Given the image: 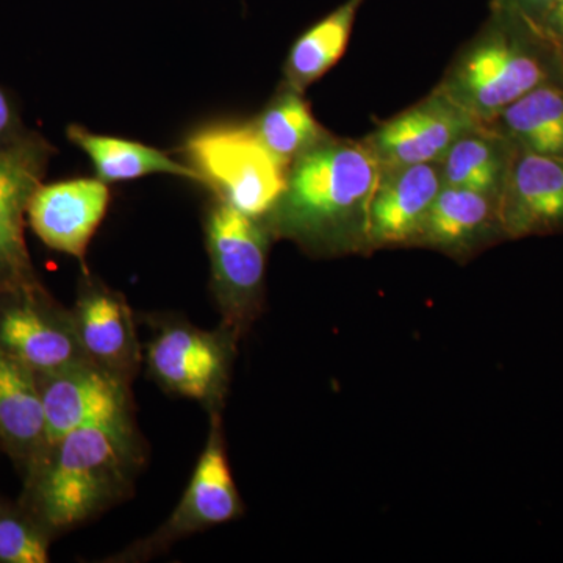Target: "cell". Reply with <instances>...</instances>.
<instances>
[{"label": "cell", "mask_w": 563, "mask_h": 563, "mask_svg": "<svg viewBox=\"0 0 563 563\" xmlns=\"http://www.w3.org/2000/svg\"><path fill=\"white\" fill-rule=\"evenodd\" d=\"M47 428L36 374L0 350V451L24 476L46 451Z\"/></svg>", "instance_id": "obj_16"}, {"label": "cell", "mask_w": 563, "mask_h": 563, "mask_svg": "<svg viewBox=\"0 0 563 563\" xmlns=\"http://www.w3.org/2000/svg\"><path fill=\"white\" fill-rule=\"evenodd\" d=\"M479 125L484 124L433 88L424 99L383 122L363 141L380 168L440 163L455 141Z\"/></svg>", "instance_id": "obj_11"}, {"label": "cell", "mask_w": 563, "mask_h": 563, "mask_svg": "<svg viewBox=\"0 0 563 563\" xmlns=\"http://www.w3.org/2000/svg\"><path fill=\"white\" fill-rule=\"evenodd\" d=\"M152 336L143 346L147 376L162 390L221 412L228 393L235 340L229 329L206 331L184 318H151Z\"/></svg>", "instance_id": "obj_5"}, {"label": "cell", "mask_w": 563, "mask_h": 563, "mask_svg": "<svg viewBox=\"0 0 563 563\" xmlns=\"http://www.w3.org/2000/svg\"><path fill=\"white\" fill-rule=\"evenodd\" d=\"M365 0H346L292 44L282 84L303 92L343 57Z\"/></svg>", "instance_id": "obj_21"}, {"label": "cell", "mask_w": 563, "mask_h": 563, "mask_svg": "<svg viewBox=\"0 0 563 563\" xmlns=\"http://www.w3.org/2000/svg\"><path fill=\"white\" fill-rule=\"evenodd\" d=\"M109 203V187L101 179L43 181L29 202L27 224L47 247L77 258L85 273L88 247Z\"/></svg>", "instance_id": "obj_13"}, {"label": "cell", "mask_w": 563, "mask_h": 563, "mask_svg": "<svg viewBox=\"0 0 563 563\" xmlns=\"http://www.w3.org/2000/svg\"><path fill=\"white\" fill-rule=\"evenodd\" d=\"M558 0H492L490 7L506 9L521 14L531 22H537Z\"/></svg>", "instance_id": "obj_26"}, {"label": "cell", "mask_w": 563, "mask_h": 563, "mask_svg": "<svg viewBox=\"0 0 563 563\" xmlns=\"http://www.w3.org/2000/svg\"><path fill=\"white\" fill-rule=\"evenodd\" d=\"M185 152L214 198L257 220L268 217L287 184V166L266 150L251 122L192 133Z\"/></svg>", "instance_id": "obj_4"}, {"label": "cell", "mask_w": 563, "mask_h": 563, "mask_svg": "<svg viewBox=\"0 0 563 563\" xmlns=\"http://www.w3.org/2000/svg\"><path fill=\"white\" fill-rule=\"evenodd\" d=\"M492 232L504 235L496 196L443 185L418 242L448 251H463Z\"/></svg>", "instance_id": "obj_17"}, {"label": "cell", "mask_w": 563, "mask_h": 563, "mask_svg": "<svg viewBox=\"0 0 563 563\" xmlns=\"http://www.w3.org/2000/svg\"><path fill=\"white\" fill-rule=\"evenodd\" d=\"M68 139L90 157L98 179L124 181L140 179L150 174H173L202 184L201 176L190 165L174 161L165 152L144 146L136 141L98 135L80 125H69Z\"/></svg>", "instance_id": "obj_19"}, {"label": "cell", "mask_w": 563, "mask_h": 563, "mask_svg": "<svg viewBox=\"0 0 563 563\" xmlns=\"http://www.w3.org/2000/svg\"><path fill=\"white\" fill-rule=\"evenodd\" d=\"M0 350L36 376L90 362L73 310L62 306L41 280L0 291Z\"/></svg>", "instance_id": "obj_8"}, {"label": "cell", "mask_w": 563, "mask_h": 563, "mask_svg": "<svg viewBox=\"0 0 563 563\" xmlns=\"http://www.w3.org/2000/svg\"><path fill=\"white\" fill-rule=\"evenodd\" d=\"M558 81H563L562 62L536 25L490 7L488 20L435 88L485 125L536 88Z\"/></svg>", "instance_id": "obj_3"}, {"label": "cell", "mask_w": 563, "mask_h": 563, "mask_svg": "<svg viewBox=\"0 0 563 563\" xmlns=\"http://www.w3.org/2000/svg\"><path fill=\"white\" fill-rule=\"evenodd\" d=\"M499 220L509 239L563 231V161L515 150L499 195Z\"/></svg>", "instance_id": "obj_14"}, {"label": "cell", "mask_w": 563, "mask_h": 563, "mask_svg": "<svg viewBox=\"0 0 563 563\" xmlns=\"http://www.w3.org/2000/svg\"><path fill=\"white\" fill-rule=\"evenodd\" d=\"M203 232L211 295L222 314V328L236 335L261 301L272 232L265 221L218 198L207 209Z\"/></svg>", "instance_id": "obj_6"}, {"label": "cell", "mask_w": 563, "mask_h": 563, "mask_svg": "<svg viewBox=\"0 0 563 563\" xmlns=\"http://www.w3.org/2000/svg\"><path fill=\"white\" fill-rule=\"evenodd\" d=\"M515 147L498 132L479 125L455 141L440 168L444 187L470 188L499 199Z\"/></svg>", "instance_id": "obj_20"}, {"label": "cell", "mask_w": 563, "mask_h": 563, "mask_svg": "<svg viewBox=\"0 0 563 563\" xmlns=\"http://www.w3.org/2000/svg\"><path fill=\"white\" fill-rule=\"evenodd\" d=\"M251 125L266 150L287 168L302 152L329 135L313 117L303 92L284 84Z\"/></svg>", "instance_id": "obj_22"}, {"label": "cell", "mask_w": 563, "mask_h": 563, "mask_svg": "<svg viewBox=\"0 0 563 563\" xmlns=\"http://www.w3.org/2000/svg\"><path fill=\"white\" fill-rule=\"evenodd\" d=\"M25 132L27 131L22 125L20 114L14 109L13 102L10 101L5 91L0 88V146L20 139Z\"/></svg>", "instance_id": "obj_25"}, {"label": "cell", "mask_w": 563, "mask_h": 563, "mask_svg": "<svg viewBox=\"0 0 563 563\" xmlns=\"http://www.w3.org/2000/svg\"><path fill=\"white\" fill-rule=\"evenodd\" d=\"M442 188L440 163L380 168L369 202L366 242L376 246L418 242Z\"/></svg>", "instance_id": "obj_15"}, {"label": "cell", "mask_w": 563, "mask_h": 563, "mask_svg": "<svg viewBox=\"0 0 563 563\" xmlns=\"http://www.w3.org/2000/svg\"><path fill=\"white\" fill-rule=\"evenodd\" d=\"M144 457L139 431L77 429L22 476L18 501L58 539L132 495Z\"/></svg>", "instance_id": "obj_1"}, {"label": "cell", "mask_w": 563, "mask_h": 563, "mask_svg": "<svg viewBox=\"0 0 563 563\" xmlns=\"http://www.w3.org/2000/svg\"><path fill=\"white\" fill-rule=\"evenodd\" d=\"M379 174V162L365 141L329 133L291 163L284 192L263 221L272 235L309 246L331 243L350 229L366 240Z\"/></svg>", "instance_id": "obj_2"}, {"label": "cell", "mask_w": 563, "mask_h": 563, "mask_svg": "<svg viewBox=\"0 0 563 563\" xmlns=\"http://www.w3.org/2000/svg\"><path fill=\"white\" fill-rule=\"evenodd\" d=\"M563 65V0H558L539 21L532 22Z\"/></svg>", "instance_id": "obj_24"}, {"label": "cell", "mask_w": 563, "mask_h": 563, "mask_svg": "<svg viewBox=\"0 0 563 563\" xmlns=\"http://www.w3.org/2000/svg\"><path fill=\"white\" fill-rule=\"evenodd\" d=\"M55 540L18 499L0 495V563H47Z\"/></svg>", "instance_id": "obj_23"}, {"label": "cell", "mask_w": 563, "mask_h": 563, "mask_svg": "<svg viewBox=\"0 0 563 563\" xmlns=\"http://www.w3.org/2000/svg\"><path fill=\"white\" fill-rule=\"evenodd\" d=\"M70 310L88 361L132 385L144 358L135 314L125 296L85 272Z\"/></svg>", "instance_id": "obj_12"}, {"label": "cell", "mask_w": 563, "mask_h": 563, "mask_svg": "<svg viewBox=\"0 0 563 563\" xmlns=\"http://www.w3.org/2000/svg\"><path fill=\"white\" fill-rule=\"evenodd\" d=\"M209 415L210 431L206 446L196 463L187 490L174 512L166 518L161 528L129 544L121 553L110 555L107 562L150 561L166 553L179 540L214 526L229 523L242 514V499L236 490L225 451L221 412Z\"/></svg>", "instance_id": "obj_7"}, {"label": "cell", "mask_w": 563, "mask_h": 563, "mask_svg": "<svg viewBox=\"0 0 563 563\" xmlns=\"http://www.w3.org/2000/svg\"><path fill=\"white\" fill-rule=\"evenodd\" d=\"M485 125L515 150L563 161V81L536 88Z\"/></svg>", "instance_id": "obj_18"}, {"label": "cell", "mask_w": 563, "mask_h": 563, "mask_svg": "<svg viewBox=\"0 0 563 563\" xmlns=\"http://www.w3.org/2000/svg\"><path fill=\"white\" fill-rule=\"evenodd\" d=\"M54 154L49 141L31 131L0 146V291L40 280L25 243V224L29 202Z\"/></svg>", "instance_id": "obj_10"}, {"label": "cell", "mask_w": 563, "mask_h": 563, "mask_svg": "<svg viewBox=\"0 0 563 563\" xmlns=\"http://www.w3.org/2000/svg\"><path fill=\"white\" fill-rule=\"evenodd\" d=\"M36 379L49 444L66 433L92 426L139 431L133 415L131 384L111 376L91 362L58 373L38 374Z\"/></svg>", "instance_id": "obj_9"}]
</instances>
